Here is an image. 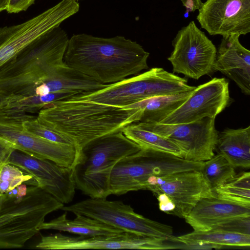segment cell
Wrapping results in <instances>:
<instances>
[{
  "mask_svg": "<svg viewBox=\"0 0 250 250\" xmlns=\"http://www.w3.org/2000/svg\"><path fill=\"white\" fill-rule=\"evenodd\" d=\"M149 56L142 46L123 36L104 38L80 34L69 39L63 61L95 81L109 84L148 69Z\"/></svg>",
  "mask_w": 250,
  "mask_h": 250,
  "instance_id": "6da1fadb",
  "label": "cell"
},
{
  "mask_svg": "<svg viewBox=\"0 0 250 250\" xmlns=\"http://www.w3.org/2000/svg\"><path fill=\"white\" fill-rule=\"evenodd\" d=\"M138 108L113 106L85 100L66 99L46 105L39 111L41 123L69 139L81 150L94 139L139 121Z\"/></svg>",
  "mask_w": 250,
  "mask_h": 250,
  "instance_id": "7a4b0ae2",
  "label": "cell"
},
{
  "mask_svg": "<svg viewBox=\"0 0 250 250\" xmlns=\"http://www.w3.org/2000/svg\"><path fill=\"white\" fill-rule=\"evenodd\" d=\"M69 39L59 25L25 47L0 69V95L14 93L64 64Z\"/></svg>",
  "mask_w": 250,
  "mask_h": 250,
  "instance_id": "3957f363",
  "label": "cell"
},
{
  "mask_svg": "<svg viewBox=\"0 0 250 250\" xmlns=\"http://www.w3.org/2000/svg\"><path fill=\"white\" fill-rule=\"evenodd\" d=\"M141 149L123 131L90 142L81 149L73 168L76 188L90 198L106 199L110 195V178L115 166L123 158Z\"/></svg>",
  "mask_w": 250,
  "mask_h": 250,
  "instance_id": "277c9868",
  "label": "cell"
},
{
  "mask_svg": "<svg viewBox=\"0 0 250 250\" xmlns=\"http://www.w3.org/2000/svg\"><path fill=\"white\" fill-rule=\"evenodd\" d=\"M64 204L38 186L27 187L22 195L0 197V249H16L40 231L49 213Z\"/></svg>",
  "mask_w": 250,
  "mask_h": 250,
  "instance_id": "5b68a950",
  "label": "cell"
},
{
  "mask_svg": "<svg viewBox=\"0 0 250 250\" xmlns=\"http://www.w3.org/2000/svg\"><path fill=\"white\" fill-rule=\"evenodd\" d=\"M195 87L184 78L162 68L154 67L101 89L80 92L70 99L124 107L150 98L191 91Z\"/></svg>",
  "mask_w": 250,
  "mask_h": 250,
  "instance_id": "8992f818",
  "label": "cell"
},
{
  "mask_svg": "<svg viewBox=\"0 0 250 250\" xmlns=\"http://www.w3.org/2000/svg\"><path fill=\"white\" fill-rule=\"evenodd\" d=\"M204 162H192L174 155L142 149L119 161L109 182L110 195H121L142 190L148 179L190 170L201 171Z\"/></svg>",
  "mask_w": 250,
  "mask_h": 250,
  "instance_id": "52a82bcc",
  "label": "cell"
},
{
  "mask_svg": "<svg viewBox=\"0 0 250 250\" xmlns=\"http://www.w3.org/2000/svg\"><path fill=\"white\" fill-rule=\"evenodd\" d=\"M61 209L94 218L124 232L182 243L173 235L171 226L146 218L120 201L90 198Z\"/></svg>",
  "mask_w": 250,
  "mask_h": 250,
  "instance_id": "ba28073f",
  "label": "cell"
},
{
  "mask_svg": "<svg viewBox=\"0 0 250 250\" xmlns=\"http://www.w3.org/2000/svg\"><path fill=\"white\" fill-rule=\"evenodd\" d=\"M172 45L173 50L167 60L173 73L198 80L215 72L217 49L194 21L178 31Z\"/></svg>",
  "mask_w": 250,
  "mask_h": 250,
  "instance_id": "9c48e42d",
  "label": "cell"
},
{
  "mask_svg": "<svg viewBox=\"0 0 250 250\" xmlns=\"http://www.w3.org/2000/svg\"><path fill=\"white\" fill-rule=\"evenodd\" d=\"M35 117L28 114H0V139L14 149L73 168L80 150L75 146L53 142L24 130L22 122Z\"/></svg>",
  "mask_w": 250,
  "mask_h": 250,
  "instance_id": "30bf717a",
  "label": "cell"
},
{
  "mask_svg": "<svg viewBox=\"0 0 250 250\" xmlns=\"http://www.w3.org/2000/svg\"><path fill=\"white\" fill-rule=\"evenodd\" d=\"M136 123L173 142L182 150L185 160L204 162L215 155L219 133L215 127V118L206 117L191 123L176 124Z\"/></svg>",
  "mask_w": 250,
  "mask_h": 250,
  "instance_id": "8fae6325",
  "label": "cell"
},
{
  "mask_svg": "<svg viewBox=\"0 0 250 250\" xmlns=\"http://www.w3.org/2000/svg\"><path fill=\"white\" fill-rule=\"evenodd\" d=\"M35 248L42 250L75 249H175L169 241L134 233L123 232L112 235L70 236L57 233L41 236Z\"/></svg>",
  "mask_w": 250,
  "mask_h": 250,
  "instance_id": "7c38bea8",
  "label": "cell"
},
{
  "mask_svg": "<svg viewBox=\"0 0 250 250\" xmlns=\"http://www.w3.org/2000/svg\"><path fill=\"white\" fill-rule=\"evenodd\" d=\"M144 190L155 195L164 193L173 202L172 215L185 218L202 198L215 196L199 170H190L149 178Z\"/></svg>",
  "mask_w": 250,
  "mask_h": 250,
  "instance_id": "4fadbf2b",
  "label": "cell"
},
{
  "mask_svg": "<svg viewBox=\"0 0 250 250\" xmlns=\"http://www.w3.org/2000/svg\"><path fill=\"white\" fill-rule=\"evenodd\" d=\"M8 163L29 173L38 186L62 204L72 201L76 188L73 168L14 149Z\"/></svg>",
  "mask_w": 250,
  "mask_h": 250,
  "instance_id": "5bb4252c",
  "label": "cell"
},
{
  "mask_svg": "<svg viewBox=\"0 0 250 250\" xmlns=\"http://www.w3.org/2000/svg\"><path fill=\"white\" fill-rule=\"evenodd\" d=\"M230 102L229 82L214 78L196 87L186 101L161 123L184 124L206 117L215 119Z\"/></svg>",
  "mask_w": 250,
  "mask_h": 250,
  "instance_id": "9a60e30c",
  "label": "cell"
},
{
  "mask_svg": "<svg viewBox=\"0 0 250 250\" xmlns=\"http://www.w3.org/2000/svg\"><path fill=\"white\" fill-rule=\"evenodd\" d=\"M198 10L196 20L210 35L250 32V0H207Z\"/></svg>",
  "mask_w": 250,
  "mask_h": 250,
  "instance_id": "2e32d148",
  "label": "cell"
},
{
  "mask_svg": "<svg viewBox=\"0 0 250 250\" xmlns=\"http://www.w3.org/2000/svg\"><path fill=\"white\" fill-rule=\"evenodd\" d=\"M100 83L65 63L33 84L13 94L42 96L58 92H91L105 87Z\"/></svg>",
  "mask_w": 250,
  "mask_h": 250,
  "instance_id": "e0dca14e",
  "label": "cell"
},
{
  "mask_svg": "<svg viewBox=\"0 0 250 250\" xmlns=\"http://www.w3.org/2000/svg\"><path fill=\"white\" fill-rule=\"evenodd\" d=\"M239 35L223 37L216 52L214 71L234 81L242 93L250 95V51L239 41Z\"/></svg>",
  "mask_w": 250,
  "mask_h": 250,
  "instance_id": "ac0fdd59",
  "label": "cell"
},
{
  "mask_svg": "<svg viewBox=\"0 0 250 250\" xmlns=\"http://www.w3.org/2000/svg\"><path fill=\"white\" fill-rule=\"evenodd\" d=\"M242 216H250V206L214 196L201 199L184 219L194 230L204 231L230 218Z\"/></svg>",
  "mask_w": 250,
  "mask_h": 250,
  "instance_id": "d6986e66",
  "label": "cell"
},
{
  "mask_svg": "<svg viewBox=\"0 0 250 250\" xmlns=\"http://www.w3.org/2000/svg\"><path fill=\"white\" fill-rule=\"evenodd\" d=\"M48 30L46 22L39 15L17 25L0 27V69Z\"/></svg>",
  "mask_w": 250,
  "mask_h": 250,
  "instance_id": "ffe728a7",
  "label": "cell"
},
{
  "mask_svg": "<svg viewBox=\"0 0 250 250\" xmlns=\"http://www.w3.org/2000/svg\"><path fill=\"white\" fill-rule=\"evenodd\" d=\"M215 150L235 168L250 167V126L218 133Z\"/></svg>",
  "mask_w": 250,
  "mask_h": 250,
  "instance_id": "44dd1931",
  "label": "cell"
},
{
  "mask_svg": "<svg viewBox=\"0 0 250 250\" xmlns=\"http://www.w3.org/2000/svg\"><path fill=\"white\" fill-rule=\"evenodd\" d=\"M73 220L66 217V212L39 227L41 230H56L82 236L112 235L124 231L94 218L81 214L76 215Z\"/></svg>",
  "mask_w": 250,
  "mask_h": 250,
  "instance_id": "7402d4cb",
  "label": "cell"
},
{
  "mask_svg": "<svg viewBox=\"0 0 250 250\" xmlns=\"http://www.w3.org/2000/svg\"><path fill=\"white\" fill-rule=\"evenodd\" d=\"M192 91L150 98L123 107L139 109L141 115L138 122L161 123L182 104Z\"/></svg>",
  "mask_w": 250,
  "mask_h": 250,
  "instance_id": "603a6c76",
  "label": "cell"
},
{
  "mask_svg": "<svg viewBox=\"0 0 250 250\" xmlns=\"http://www.w3.org/2000/svg\"><path fill=\"white\" fill-rule=\"evenodd\" d=\"M80 92H58L37 96H20L9 94L0 103V114H28L40 111L53 102L68 99Z\"/></svg>",
  "mask_w": 250,
  "mask_h": 250,
  "instance_id": "cb8c5ba5",
  "label": "cell"
},
{
  "mask_svg": "<svg viewBox=\"0 0 250 250\" xmlns=\"http://www.w3.org/2000/svg\"><path fill=\"white\" fill-rule=\"evenodd\" d=\"M187 246L208 245L219 248L222 246L250 247V235L209 229L195 231L178 237Z\"/></svg>",
  "mask_w": 250,
  "mask_h": 250,
  "instance_id": "d4e9b609",
  "label": "cell"
},
{
  "mask_svg": "<svg viewBox=\"0 0 250 250\" xmlns=\"http://www.w3.org/2000/svg\"><path fill=\"white\" fill-rule=\"evenodd\" d=\"M124 135L142 149H150L170 153L183 158L181 149L169 139L139 127L136 123L127 125Z\"/></svg>",
  "mask_w": 250,
  "mask_h": 250,
  "instance_id": "484cf974",
  "label": "cell"
},
{
  "mask_svg": "<svg viewBox=\"0 0 250 250\" xmlns=\"http://www.w3.org/2000/svg\"><path fill=\"white\" fill-rule=\"evenodd\" d=\"M214 195L233 203L250 206V173L236 174L225 184L213 190Z\"/></svg>",
  "mask_w": 250,
  "mask_h": 250,
  "instance_id": "4316f807",
  "label": "cell"
},
{
  "mask_svg": "<svg viewBox=\"0 0 250 250\" xmlns=\"http://www.w3.org/2000/svg\"><path fill=\"white\" fill-rule=\"evenodd\" d=\"M235 168L223 156L217 153L204 162L201 171L213 191L236 174Z\"/></svg>",
  "mask_w": 250,
  "mask_h": 250,
  "instance_id": "83f0119b",
  "label": "cell"
},
{
  "mask_svg": "<svg viewBox=\"0 0 250 250\" xmlns=\"http://www.w3.org/2000/svg\"><path fill=\"white\" fill-rule=\"evenodd\" d=\"M25 183L38 186L36 180L29 173L16 166L5 164L0 173V197Z\"/></svg>",
  "mask_w": 250,
  "mask_h": 250,
  "instance_id": "f1b7e54d",
  "label": "cell"
},
{
  "mask_svg": "<svg viewBox=\"0 0 250 250\" xmlns=\"http://www.w3.org/2000/svg\"><path fill=\"white\" fill-rule=\"evenodd\" d=\"M22 125L27 131L48 141L75 146L69 139L40 122L37 116L24 121Z\"/></svg>",
  "mask_w": 250,
  "mask_h": 250,
  "instance_id": "f546056e",
  "label": "cell"
},
{
  "mask_svg": "<svg viewBox=\"0 0 250 250\" xmlns=\"http://www.w3.org/2000/svg\"><path fill=\"white\" fill-rule=\"evenodd\" d=\"M211 229L250 235V216L230 218L216 225Z\"/></svg>",
  "mask_w": 250,
  "mask_h": 250,
  "instance_id": "4dcf8cb0",
  "label": "cell"
},
{
  "mask_svg": "<svg viewBox=\"0 0 250 250\" xmlns=\"http://www.w3.org/2000/svg\"><path fill=\"white\" fill-rule=\"evenodd\" d=\"M35 0H9L6 11L9 13H18L26 11L33 4Z\"/></svg>",
  "mask_w": 250,
  "mask_h": 250,
  "instance_id": "1f68e13d",
  "label": "cell"
},
{
  "mask_svg": "<svg viewBox=\"0 0 250 250\" xmlns=\"http://www.w3.org/2000/svg\"><path fill=\"white\" fill-rule=\"evenodd\" d=\"M14 149L6 142L0 139V173L3 166L8 163L10 155Z\"/></svg>",
  "mask_w": 250,
  "mask_h": 250,
  "instance_id": "d6a6232c",
  "label": "cell"
},
{
  "mask_svg": "<svg viewBox=\"0 0 250 250\" xmlns=\"http://www.w3.org/2000/svg\"><path fill=\"white\" fill-rule=\"evenodd\" d=\"M183 5L188 12H194L202 6V0H181Z\"/></svg>",
  "mask_w": 250,
  "mask_h": 250,
  "instance_id": "836d02e7",
  "label": "cell"
},
{
  "mask_svg": "<svg viewBox=\"0 0 250 250\" xmlns=\"http://www.w3.org/2000/svg\"><path fill=\"white\" fill-rule=\"evenodd\" d=\"M9 0H0V12L3 10H6Z\"/></svg>",
  "mask_w": 250,
  "mask_h": 250,
  "instance_id": "e575fe53",
  "label": "cell"
},
{
  "mask_svg": "<svg viewBox=\"0 0 250 250\" xmlns=\"http://www.w3.org/2000/svg\"><path fill=\"white\" fill-rule=\"evenodd\" d=\"M5 97L2 96V95H0V103H1V102L2 101V100L5 98Z\"/></svg>",
  "mask_w": 250,
  "mask_h": 250,
  "instance_id": "d590c367",
  "label": "cell"
},
{
  "mask_svg": "<svg viewBox=\"0 0 250 250\" xmlns=\"http://www.w3.org/2000/svg\"><path fill=\"white\" fill-rule=\"evenodd\" d=\"M74 0V1H76V0Z\"/></svg>",
  "mask_w": 250,
  "mask_h": 250,
  "instance_id": "8d00e7d4",
  "label": "cell"
}]
</instances>
